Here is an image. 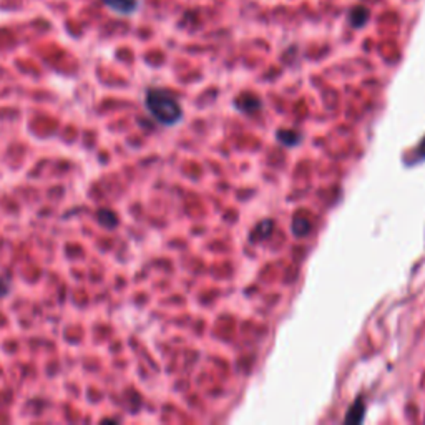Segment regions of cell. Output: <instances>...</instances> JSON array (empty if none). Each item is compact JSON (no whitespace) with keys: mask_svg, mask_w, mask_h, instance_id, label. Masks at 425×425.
Returning <instances> with one entry per match:
<instances>
[{"mask_svg":"<svg viewBox=\"0 0 425 425\" xmlns=\"http://www.w3.org/2000/svg\"><path fill=\"white\" fill-rule=\"evenodd\" d=\"M144 107L158 123L163 126H175L183 120V108L178 100L168 92L150 88L144 95Z\"/></svg>","mask_w":425,"mask_h":425,"instance_id":"6da1fadb","label":"cell"},{"mask_svg":"<svg viewBox=\"0 0 425 425\" xmlns=\"http://www.w3.org/2000/svg\"><path fill=\"white\" fill-rule=\"evenodd\" d=\"M110 11L120 13V15H130L137 11V0H102Z\"/></svg>","mask_w":425,"mask_h":425,"instance_id":"7a4b0ae2","label":"cell"},{"mask_svg":"<svg viewBox=\"0 0 425 425\" xmlns=\"http://www.w3.org/2000/svg\"><path fill=\"white\" fill-rule=\"evenodd\" d=\"M97 220L102 226H105L108 229H113L119 224V216L115 215L112 210H98Z\"/></svg>","mask_w":425,"mask_h":425,"instance_id":"3957f363","label":"cell"},{"mask_svg":"<svg viewBox=\"0 0 425 425\" xmlns=\"http://www.w3.org/2000/svg\"><path fill=\"white\" fill-rule=\"evenodd\" d=\"M311 231V223L309 220H306L304 216H297V218H294L292 221V233L294 236H306L307 233Z\"/></svg>","mask_w":425,"mask_h":425,"instance_id":"277c9868","label":"cell"},{"mask_svg":"<svg viewBox=\"0 0 425 425\" xmlns=\"http://www.w3.org/2000/svg\"><path fill=\"white\" fill-rule=\"evenodd\" d=\"M364 410H365V409H364L363 402L357 400L356 404H354V407H351L349 412H347V415H346V422H354V424L363 422Z\"/></svg>","mask_w":425,"mask_h":425,"instance_id":"5b68a950","label":"cell"},{"mask_svg":"<svg viewBox=\"0 0 425 425\" xmlns=\"http://www.w3.org/2000/svg\"><path fill=\"white\" fill-rule=\"evenodd\" d=\"M278 142L286 144V147H294V144H297L301 142V137L296 132H283V130H279Z\"/></svg>","mask_w":425,"mask_h":425,"instance_id":"8992f818","label":"cell"},{"mask_svg":"<svg viewBox=\"0 0 425 425\" xmlns=\"http://www.w3.org/2000/svg\"><path fill=\"white\" fill-rule=\"evenodd\" d=\"M273 221H263L261 224H257V231H261L259 238H266L271 233V229H273Z\"/></svg>","mask_w":425,"mask_h":425,"instance_id":"52a82bcc","label":"cell"},{"mask_svg":"<svg viewBox=\"0 0 425 425\" xmlns=\"http://www.w3.org/2000/svg\"><path fill=\"white\" fill-rule=\"evenodd\" d=\"M8 291H11V283H8L7 279L0 278V299H2V297H6Z\"/></svg>","mask_w":425,"mask_h":425,"instance_id":"ba28073f","label":"cell"},{"mask_svg":"<svg viewBox=\"0 0 425 425\" xmlns=\"http://www.w3.org/2000/svg\"><path fill=\"white\" fill-rule=\"evenodd\" d=\"M419 156L422 158V160H425V140L420 143V147H419Z\"/></svg>","mask_w":425,"mask_h":425,"instance_id":"9c48e42d","label":"cell"}]
</instances>
